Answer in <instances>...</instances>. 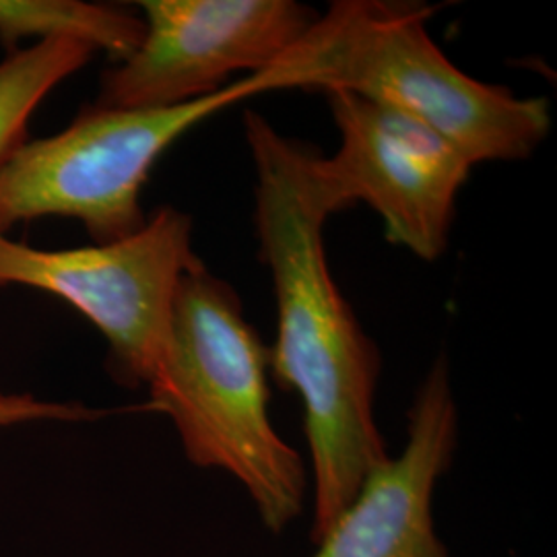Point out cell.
<instances>
[{
  "instance_id": "ba28073f",
  "label": "cell",
  "mask_w": 557,
  "mask_h": 557,
  "mask_svg": "<svg viewBox=\"0 0 557 557\" xmlns=\"http://www.w3.org/2000/svg\"><path fill=\"white\" fill-rule=\"evenodd\" d=\"M407 444L363 481L312 557H450L436 533L434 494L458 444L448 359L440 356L409 409Z\"/></svg>"
},
{
  "instance_id": "7a4b0ae2",
  "label": "cell",
  "mask_w": 557,
  "mask_h": 557,
  "mask_svg": "<svg viewBox=\"0 0 557 557\" xmlns=\"http://www.w3.org/2000/svg\"><path fill=\"white\" fill-rule=\"evenodd\" d=\"M432 7L335 0L281 59L262 91H349L418 120L471 165L527 160L552 128L549 103L460 71L428 32Z\"/></svg>"
},
{
  "instance_id": "30bf717a",
  "label": "cell",
  "mask_w": 557,
  "mask_h": 557,
  "mask_svg": "<svg viewBox=\"0 0 557 557\" xmlns=\"http://www.w3.org/2000/svg\"><path fill=\"white\" fill-rule=\"evenodd\" d=\"M94 54L81 41L44 40L0 62V163L27 140V122L41 100Z\"/></svg>"
},
{
  "instance_id": "3957f363",
  "label": "cell",
  "mask_w": 557,
  "mask_h": 557,
  "mask_svg": "<svg viewBox=\"0 0 557 557\" xmlns=\"http://www.w3.org/2000/svg\"><path fill=\"white\" fill-rule=\"evenodd\" d=\"M151 409L174 421L186 458L236 479L262 524L283 533L304 512L308 473L269 416V347L238 294L202 262L180 281Z\"/></svg>"
},
{
  "instance_id": "52a82bcc",
  "label": "cell",
  "mask_w": 557,
  "mask_h": 557,
  "mask_svg": "<svg viewBox=\"0 0 557 557\" xmlns=\"http://www.w3.org/2000/svg\"><path fill=\"white\" fill-rule=\"evenodd\" d=\"M341 143L319 156V178L335 213L366 202L386 239L423 260L448 246L455 205L471 163L438 133L349 91L326 94Z\"/></svg>"
},
{
  "instance_id": "9c48e42d",
  "label": "cell",
  "mask_w": 557,
  "mask_h": 557,
  "mask_svg": "<svg viewBox=\"0 0 557 557\" xmlns=\"http://www.w3.org/2000/svg\"><path fill=\"white\" fill-rule=\"evenodd\" d=\"M143 20L126 9L81 0H0V44L15 52L27 38L73 40L103 50L114 60L135 52Z\"/></svg>"
},
{
  "instance_id": "6da1fadb",
  "label": "cell",
  "mask_w": 557,
  "mask_h": 557,
  "mask_svg": "<svg viewBox=\"0 0 557 557\" xmlns=\"http://www.w3.org/2000/svg\"><path fill=\"white\" fill-rule=\"evenodd\" d=\"M244 131L257 174L260 260L277 299L269 370L304 405L312 467L310 541L317 545L363 481L391 458L374 416L382 359L329 269L324 225L335 209L319 178L317 149L281 135L252 110L244 114Z\"/></svg>"
},
{
  "instance_id": "277c9868",
  "label": "cell",
  "mask_w": 557,
  "mask_h": 557,
  "mask_svg": "<svg viewBox=\"0 0 557 557\" xmlns=\"http://www.w3.org/2000/svg\"><path fill=\"white\" fill-rule=\"evenodd\" d=\"M264 94L244 75L220 94L160 110L89 106L62 133L25 140L0 163V234L48 215L85 225L98 244L145 223L140 193L165 149L221 110Z\"/></svg>"
},
{
  "instance_id": "8fae6325",
  "label": "cell",
  "mask_w": 557,
  "mask_h": 557,
  "mask_svg": "<svg viewBox=\"0 0 557 557\" xmlns=\"http://www.w3.org/2000/svg\"><path fill=\"white\" fill-rule=\"evenodd\" d=\"M100 416L101 411L87 409L79 403H57L27 393L0 391V428L34 421H85Z\"/></svg>"
},
{
  "instance_id": "8992f818",
  "label": "cell",
  "mask_w": 557,
  "mask_h": 557,
  "mask_svg": "<svg viewBox=\"0 0 557 557\" xmlns=\"http://www.w3.org/2000/svg\"><path fill=\"white\" fill-rule=\"evenodd\" d=\"M143 38L101 77L98 103L160 110L269 69L319 20L296 0H143Z\"/></svg>"
},
{
  "instance_id": "5b68a950",
  "label": "cell",
  "mask_w": 557,
  "mask_h": 557,
  "mask_svg": "<svg viewBox=\"0 0 557 557\" xmlns=\"http://www.w3.org/2000/svg\"><path fill=\"white\" fill-rule=\"evenodd\" d=\"M200 259L193 221L161 207L126 238L40 250L0 234V287L54 294L98 326L120 380L149 384L165 345L180 281Z\"/></svg>"
}]
</instances>
